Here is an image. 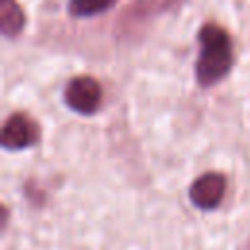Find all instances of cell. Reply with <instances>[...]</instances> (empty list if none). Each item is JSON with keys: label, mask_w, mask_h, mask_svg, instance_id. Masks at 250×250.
Instances as JSON below:
<instances>
[{"label": "cell", "mask_w": 250, "mask_h": 250, "mask_svg": "<svg viewBox=\"0 0 250 250\" xmlns=\"http://www.w3.org/2000/svg\"><path fill=\"white\" fill-rule=\"evenodd\" d=\"M115 0H70L68 2V12L76 18H90L98 16L113 6Z\"/></svg>", "instance_id": "cell-6"}, {"label": "cell", "mask_w": 250, "mask_h": 250, "mask_svg": "<svg viewBox=\"0 0 250 250\" xmlns=\"http://www.w3.org/2000/svg\"><path fill=\"white\" fill-rule=\"evenodd\" d=\"M227 191V178L221 172H205L189 186V201L203 211L217 209Z\"/></svg>", "instance_id": "cell-4"}, {"label": "cell", "mask_w": 250, "mask_h": 250, "mask_svg": "<svg viewBox=\"0 0 250 250\" xmlns=\"http://www.w3.org/2000/svg\"><path fill=\"white\" fill-rule=\"evenodd\" d=\"M37 141H39V125L27 113L16 111L4 121L0 143L6 150H23L27 146H33Z\"/></svg>", "instance_id": "cell-3"}, {"label": "cell", "mask_w": 250, "mask_h": 250, "mask_svg": "<svg viewBox=\"0 0 250 250\" xmlns=\"http://www.w3.org/2000/svg\"><path fill=\"white\" fill-rule=\"evenodd\" d=\"M199 57L195 62V78L199 86L209 88L221 82L232 68V39L230 35L217 23L201 25L199 33Z\"/></svg>", "instance_id": "cell-1"}, {"label": "cell", "mask_w": 250, "mask_h": 250, "mask_svg": "<svg viewBox=\"0 0 250 250\" xmlns=\"http://www.w3.org/2000/svg\"><path fill=\"white\" fill-rule=\"evenodd\" d=\"M102 86L92 76H74L64 88V104L76 113L90 115L98 111V107L102 105Z\"/></svg>", "instance_id": "cell-2"}, {"label": "cell", "mask_w": 250, "mask_h": 250, "mask_svg": "<svg viewBox=\"0 0 250 250\" xmlns=\"http://www.w3.org/2000/svg\"><path fill=\"white\" fill-rule=\"evenodd\" d=\"M25 25L23 10L16 0H0V31L6 37H16Z\"/></svg>", "instance_id": "cell-5"}]
</instances>
